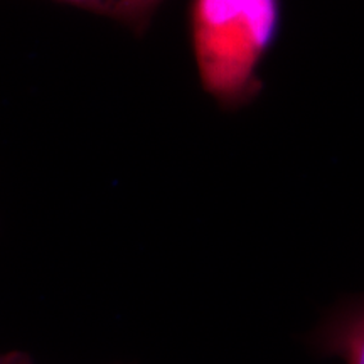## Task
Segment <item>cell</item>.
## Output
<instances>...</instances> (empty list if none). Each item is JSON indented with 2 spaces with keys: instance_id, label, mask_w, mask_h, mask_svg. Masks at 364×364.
<instances>
[{
  "instance_id": "6da1fadb",
  "label": "cell",
  "mask_w": 364,
  "mask_h": 364,
  "mask_svg": "<svg viewBox=\"0 0 364 364\" xmlns=\"http://www.w3.org/2000/svg\"><path fill=\"white\" fill-rule=\"evenodd\" d=\"M280 26V0H191V49L204 93L225 110L260 97V70Z\"/></svg>"
},
{
  "instance_id": "7a4b0ae2",
  "label": "cell",
  "mask_w": 364,
  "mask_h": 364,
  "mask_svg": "<svg viewBox=\"0 0 364 364\" xmlns=\"http://www.w3.org/2000/svg\"><path fill=\"white\" fill-rule=\"evenodd\" d=\"M304 341L316 358L364 364V294L341 299Z\"/></svg>"
},
{
  "instance_id": "3957f363",
  "label": "cell",
  "mask_w": 364,
  "mask_h": 364,
  "mask_svg": "<svg viewBox=\"0 0 364 364\" xmlns=\"http://www.w3.org/2000/svg\"><path fill=\"white\" fill-rule=\"evenodd\" d=\"M162 2L164 0H108L105 17L125 26L136 36H142Z\"/></svg>"
},
{
  "instance_id": "277c9868",
  "label": "cell",
  "mask_w": 364,
  "mask_h": 364,
  "mask_svg": "<svg viewBox=\"0 0 364 364\" xmlns=\"http://www.w3.org/2000/svg\"><path fill=\"white\" fill-rule=\"evenodd\" d=\"M0 364H34L22 351H7L0 354Z\"/></svg>"
}]
</instances>
